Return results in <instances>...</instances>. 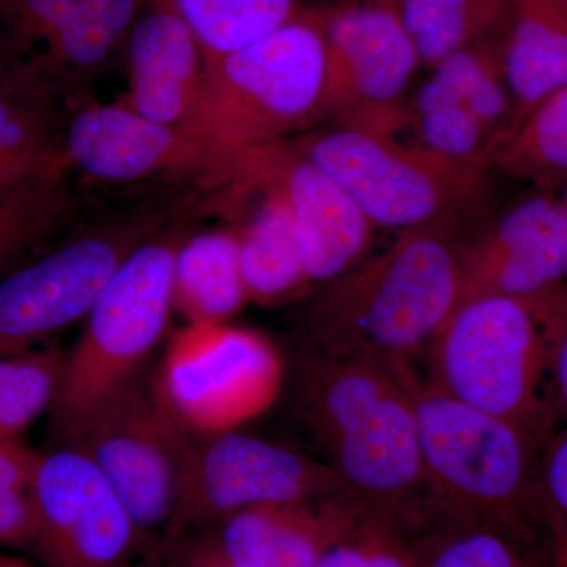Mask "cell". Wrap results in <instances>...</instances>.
I'll return each mask as SVG.
<instances>
[{
    "instance_id": "f1b7e54d",
    "label": "cell",
    "mask_w": 567,
    "mask_h": 567,
    "mask_svg": "<svg viewBox=\"0 0 567 567\" xmlns=\"http://www.w3.org/2000/svg\"><path fill=\"white\" fill-rule=\"evenodd\" d=\"M409 117L427 151L464 166H488L491 136L456 93L434 76L421 85Z\"/></svg>"
},
{
    "instance_id": "9a60e30c",
    "label": "cell",
    "mask_w": 567,
    "mask_h": 567,
    "mask_svg": "<svg viewBox=\"0 0 567 567\" xmlns=\"http://www.w3.org/2000/svg\"><path fill=\"white\" fill-rule=\"evenodd\" d=\"M565 286L567 218L551 192L540 189L511 204L462 244L458 303L481 297L536 303Z\"/></svg>"
},
{
    "instance_id": "484cf974",
    "label": "cell",
    "mask_w": 567,
    "mask_h": 567,
    "mask_svg": "<svg viewBox=\"0 0 567 567\" xmlns=\"http://www.w3.org/2000/svg\"><path fill=\"white\" fill-rule=\"evenodd\" d=\"M488 166L550 192L567 183V85L546 96L492 147Z\"/></svg>"
},
{
    "instance_id": "ab89813d",
    "label": "cell",
    "mask_w": 567,
    "mask_h": 567,
    "mask_svg": "<svg viewBox=\"0 0 567 567\" xmlns=\"http://www.w3.org/2000/svg\"><path fill=\"white\" fill-rule=\"evenodd\" d=\"M559 203H561L563 210H565V215L567 218V183L565 185V192H563V196L559 197Z\"/></svg>"
},
{
    "instance_id": "d590c367",
    "label": "cell",
    "mask_w": 567,
    "mask_h": 567,
    "mask_svg": "<svg viewBox=\"0 0 567 567\" xmlns=\"http://www.w3.org/2000/svg\"><path fill=\"white\" fill-rule=\"evenodd\" d=\"M365 518L346 539L331 547L315 567H364L368 555L365 537Z\"/></svg>"
},
{
    "instance_id": "8d00e7d4",
    "label": "cell",
    "mask_w": 567,
    "mask_h": 567,
    "mask_svg": "<svg viewBox=\"0 0 567 567\" xmlns=\"http://www.w3.org/2000/svg\"><path fill=\"white\" fill-rule=\"evenodd\" d=\"M169 567H226L219 558L208 548L203 539L194 543L188 551L182 555Z\"/></svg>"
},
{
    "instance_id": "d6a6232c",
    "label": "cell",
    "mask_w": 567,
    "mask_h": 567,
    "mask_svg": "<svg viewBox=\"0 0 567 567\" xmlns=\"http://www.w3.org/2000/svg\"><path fill=\"white\" fill-rule=\"evenodd\" d=\"M539 305L546 331V404L557 431L567 424V286Z\"/></svg>"
},
{
    "instance_id": "ba28073f",
    "label": "cell",
    "mask_w": 567,
    "mask_h": 567,
    "mask_svg": "<svg viewBox=\"0 0 567 567\" xmlns=\"http://www.w3.org/2000/svg\"><path fill=\"white\" fill-rule=\"evenodd\" d=\"M347 494L333 466L292 447L238 431L194 436L173 516L148 555L158 567L193 532L249 507Z\"/></svg>"
},
{
    "instance_id": "83f0119b",
    "label": "cell",
    "mask_w": 567,
    "mask_h": 567,
    "mask_svg": "<svg viewBox=\"0 0 567 567\" xmlns=\"http://www.w3.org/2000/svg\"><path fill=\"white\" fill-rule=\"evenodd\" d=\"M503 43L505 33L453 52L432 69V76L456 93L476 115L491 136L492 147L505 133L513 115V100L503 65Z\"/></svg>"
},
{
    "instance_id": "60d3db41",
    "label": "cell",
    "mask_w": 567,
    "mask_h": 567,
    "mask_svg": "<svg viewBox=\"0 0 567 567\" xmlns=\"http://www.w3.org/2000/svg\"><path fill=\"white\" fill-rule=\"evenodd\" d=\"M382 2H385L386 6L393 7V9H395V7H398L402 0H382Z\"/></svg>"
},
{
    "instance_id": "8992f818",
    "label": "cell",
    "mask_w": 567,
    "mask_h": 567,
    "mask_svg": "<svg viewBox=\"0 0 567 567\" xmlns=\"http://www.w3.org/2000/svg\"><path fill=\"white\" fill-rule=\"evenodd\" d=\"M429 382L443 393L550 439L546 331L539 301H462L431 346Z\"/></svg>"
},
{
    "instance_id": "44dd1931",
    "label": "cell",
    "mask_w": 567,
    "mask_h": 567,
    "mask_svg": "<svg viewBox=\"0 0 567 567\" xmlns=\"http://www.w3.org/2000/svg\"><path fill=\"white\" fill-rule=\"evenodd\" d=\"M503 65L513 100L506 133L567 85V0H511Z\"/></svg>"
},
{
    "instance_id": "9c48e42d",
    "label": "cell",
    "mask_w": 567,
    "mask_h": 567,
    "mask_svg": "<svg viewBox=\"0 0 567 567\" xmlns=\"http://www.w3.org/2000/svg\"><path fill=\"white\" fill-rule=\"evenodd\" d=\"M171 208L115 216L0 278V360L40 347L89 315L123 260L164 229Z\"/></svg>"
},
{
    "instance_id": "5bb4252c",
    "label": "cell",
    "mask_w": 567,
    "mask_h": 567,
    "mask_svg": "<svg viewBox=\"0 0 567 567\" xmlns=\"http://www.w3.org/2000/svg\"><path fill=\"white\" fill-rule=\"evenodd\" d=\"M70 169L111 183L213 177L229 181L234 162L183 130L137 114L121 100L74 107L66 126Z\"/></svg>"
},
{
    "instance_id": "e0dca14e",
    "label": "cell",
    "mask_w": 567,
    "mask_h": 567,
    "mask_svg": "<svg viewBox=\"0 0 567 567\" xmlns=\"http://www.w3.org/2000/svg\"><path fill=\"white\" fill-rule=\"evenodd\" d=\"M137 0H0L11 48L76 92L128 35Z\"/></svg>"
},
{
    "instance_id": "52a82bcc",
    "label": "cell",
    "mask_w": 567,
    "mask_h": 567,
    "mask_svg": "<svg viewBox=\"0 0 567 567\" xmlns=\"http://www.w3.org/2000/svg\"><path fill=\"white\" fill-rule=\"evenodd\" d=\"M330 175L375 227L447 224L480 192L484 169L450 162L395 134L338 125L286 142Z\"/></svg>"
},
{
    "instance_id": "4dcf8cb0",
    "label": "cell",
    "mask_w": 567,
    "mask_h": 567,
    "mask_svg": "<svg viewBox=\"0 0 567 567\" xmlns=\"http://www.w3.org/2000/svg\"><path fill=\"white\" fill-rule=\"evenodd\" d=\"M413 546L417 567H554L543 551L487 529H425Z\"/></svg>"
},
{
    "instance_id": "5b68a950",
    "label": "cell",
    "mask_w": 567,
    "mask_h": 567,
    "mask_svg": "<svg viewBox=\"0 0 567 567\" xmlns=\"http://www.w3.org/2000/svg\"><path fill=\"white\" fill-rule=\"evenodd\" d=\"M327 43L320 14L300 11L265 39L204 58L194 136L235 163L324 117Z\"/></svg>"
},
{
    "instance_id": "3957f363",
    "label": "cell",
    "mask_w": 567,
    "mask_h": 567,
    "mask_svg": "<svg viewBox=\"0 0 567 567\" xmlns=\"http://www.w3.org/2000/svg\"><path fill=\"white\" fill-rule=\"evenodd\" d=\"M461 254L447 224L401 230L385 251L322 284L306 309L308 349L406 368L456 309Z\"/></svg>"
},
{
    "instance_id": "7a4b0ae2",
    "label": "cell",
    "mask_w": 567,
    "mask_h": 567,
    "mask_svg": "<svg viewBox=\"0 0 567 567\" xmlns=\"http://www.w3.org/2000/svg\"><path fill=\"white\" fill-rule=\"evenodd\" d=\"M413 399L427 487L423 532L487 529L550 558L539 498L547 440L431 382L413 383Z\"/></svg>"
},
{
    "instance_id": "d4e9b609",
    "label": "cell",
    "mask_w": 567,
    "mask_h": 567,
    "mask_svg": "<svg viewBox=\"0 0 567 567\" xmlns=\"http://www.w3.org/2000/svg\"><path fill=\"white\" fill-rule=\"evenodd\" d=\"M421 63L506 33L511 0H402L395 7Z\"/></svg>"
},
{
    "instance_id": "4fadbf2b",
    "label": "cell",
    "mask_w": 567,
    "mask_h": 567,
    "mask_svg": "<svg viewBox=\"0 0 567 567\" xmlns=\"http://www.w3.org/2000/svg\"><path fill=\"white\" fill-rule=\"evenodd\" d=\"M320 20L327 43L324 117L395 134L409 121L405 93L421 63L398 11L368 0L338 7Z\"/></svg>"
},
{
    "instance_id": "e575fe53",
    "label": "cell",
    "mask_w": 567,
    "mask_h": 567,
    "mask_svg": "<svg viewBox=\"0 0 567 567\" xmlns=\"http://www.w3.org/2000/svg\"><path fill=\"white\" fill-rule=\"evenodd\" d=\"M39 453L21 440L0 439V492L31 487Z\"/></svg>"
},
{
    "instance_id": "ac0fdd59",
    "label": "cell",
    "mask_w": 567,
    "mask_h": 567,
    "mask_svg": "<svg viewBox=\"0 0 567 567\" xmlns=\"http://www.w3.org/2000/svg\"><path fill=\"white\" fill-rule=\"evenodd\" d=\"M365 514L349 495L249 507L203 537L226 567H315Z\"/></svg>"
},
{
    "instance_id": "6da1fadb",
    "label": "cell",
    "mask_w": 567,
    "mask_h": 567,
    "mask_svg": "<svg viewBox=\"0 0 567 567\" xmlns=\"http://www.w3.org/2000/svg\"><path fill=\"white\" fill-rule=\"evenodd\" d=\"M297 385L303 423L365 516L416 537L427 487L409 369L305 352Z\"/></svg>"
},
{
    "instance_id": "d6986e66",
    "label": "cell",
    "mask_w": 567,
    "mask_h": 567,
    "mask_svg": "<svg viewBox=\"0 0 567 567\" xmlns=\"http://www.w3.org/2000/svg\"><path fill=\"white\" fill-rule=\"evenodd\" d=\"M126 37L128 92L121 102L153 122L194 134L204 85L199 41L162 3H153Z\"/></svg>"
},
{
    "instance_id": "7c38bea8",
    "label": "cell",
    "mask_w": 567,
    "mask_h": 567,
    "mask_svg": "<svg viewBox=\"0 0 567 567\" xmlns=\"http://www.w3.org/2000/svg\"><path fill=\"white\" fill-rule=\"evenodd\" d=\"M32 551L48 567H130L148 544L95 461L76 445L52 446L31 481Z\"/></svg>"
},
{
    "instance_id": "74e56055",
    "label": "cell",
    "mask_w": 567,
    "mask_h": 567,
    "mask_svg": "<svg viewBox=\"0 0 567 567\" xmlns=\"http://www.w3.org/2000/svg\"><path fill=\"white\" fill-rule=\"evenodd\" d=\"M11 51L13 48H11L9 37L0 35V74L17 62L11 61Z\"/></svg>"
},
{
    "instance_id": "2e32d148",
    "label": "cell",
    "mask_w": 567,
    "mask_h": 567,
    "mask_svg": "<svg viewBox=\"0 0 567 567\" xmlns=\"http://www.w3.org/2000/svg\"><path fill=\"white\" fill-rule=\"evenodd\" d=\"M235 178H265L286 194L309 282H327L360 264L375 226L315 163L286 142L245 153Z\"/></svg>"
},
{
    "instance_id": "f35d334b",
    "label": "cell",
    "mask_w": 567,
    "mask_h": 567,
    "mask_svg": "<svg viewBox=\"0 0 567 567\" xmlns=\"http://www.w3.org/2000/svg\"><path fill=\"white\" fill-rule=\"evenodd\" d=\"M0 567H35L28 559L0 555Z\"/></svg>"
},
{
    "instance_id": "4316f807",
    "label": "cell",
    "mask_w": 567,
    "mask_h": 567,
    "mask_svg": "<svg viewBox=\"0 0 567 567\" xmlns=\"http://www.w3.org/2000/svg\"><path fill=\"white\" fill-rule=\"evenodd\" d=\"M174 10L203 48L204 58L229 54L270 35L300 9L297 0H152Z\"/></svg>"
},
{
    "instance_id": "1f68e13d",
    "label": "cell",
    "mask_w": 567,
    "mask_h": 567,
    "mask_svg": "<svg viewBox=\"0 0 567 567\" xmlns=\"http://www.w3.org/2000/svg\"><path fill=\"white\" fill-rule=\"evenodd\" d=\"M539 498L554 567H567V424L544 445L539 462Z\"/></svg>"
},
{
    "instance_id": "603a6c76",
    "label": "cell",
    "mask_w": 567,
    "mask_h": 567,
    "mask_svg": "<svg viewBox=\"0 0 567 567\" xmlns=\"http://www.w3.org/2000/svg\"><path fill=\"white\" fill-rule=\"evenodd\" d=\"M249 303L237 230L188 235L174 268V309L188 324L224 323Z\"/></svg>"
},
{
    "instance_id": "277c9868",
    "label": "cell",
    "mask_w": 567,
    "mask_h": 567,
    "mask_svg": "<svg viewBox=\"0 0 567 567\" xmlns=\"http://www.w3.org/2000/svg\"><path fill=\"white\" fill-rule=\"evenodd\" d=\"M188 237L178 224L137 246L111 276L66 353L48 412L51 446L69 445L151 364L174 309V268Z\"/></svg>"
},
{
    "instance_id": "30bf717a",
    "label": "cell",
    "mask_w": 567,
    "mask_h": 567,
    "mask_svg": "<svg viewBox=\"0 0 567 567\" xmlns=\"http://www.w3.org/2000/svg\"><path fill=\"white\" fill-rule=\"evenodd\" d=\"M194 435L167 404L151 364L100 413L80 446L102 468L152 554L173 516Z\"/></svg>"
},
{
    "instance_id": "ffe728a7",
    "label": "cell",
    "mask_w": 567,
    "mask_h": 567,
    "mask_svg": "<svg viewBox=\"0 0 567 567\" xmlns=\"http://www.w3.org/2000/svg\"><path fill=\"white\" fill-rule=\"evenodd\" d=\"M73 92L35 63L17 61L0 74V188L61 171Z\"/></svg>"
},
{
    "instance_id": "836d02e7",
    "label": "cell",
    "mask_w": 567,
    "mask_h": 567,
    "mask_svg": "<svg viewBox=\"0 0 567 567\" xmlns=\"http://www.w3.org/2000/svg\"><path fill=\"white\" fill-rule=\"evenodd\" d=\"M368 555L364 567H417L413 539L405 533L365 518Z\"/></svg>"
},
{
    "instance_id": "8fae6325",
    "label": "cell",
    "mask_w": 567,
    "mask_h": 567,
    "mask_svg": "<svg viewBox=\"0 0 567 567\" xmlns=\"http://www.w3.org/2000/svg\"><path fill=\"white\" fill-rule=\"evenodd\" d=\"M156 372L167 404L194 436L237 431L262 415L284 380L274 344L229 322L183 328Z\"/></svg>"
},
{
    "instance_id": "f546056e",
    "label": "cell",
    "mask_w": 567,
    "mask_h": 567,
    "mask_svg": "<svg viewBox=\"0 0 567 567\" xmlns=\"http://www.w3.org/2000/svg\"><path fill=\"white\" fill-rule=\"evenodd\" d=\"M65 361L66 352L58 344L0 360V439L21 440L37 417L50 412Z\"/></svg>"
},
{
    "instance_id": "cb8c5ba5",
    "label": "cell",
    "mask_w": 567,
    "mask_h": 567,
    "mask_svg": "<svg viewBox=\"0 0 567 567\" xmlns=\"http://www.w3.org/2000/svg\"><path fill=\"white\" fill-rule=\"evenodd\" d=\"M70 171L0 188V278L48 249L76 212Z\"/></svg>"
},
{
    "instance_id": "7402d4cb",
    "label": "cell",
    "mask_w": 567,
    "mask_h": 567,
    "mask_svg": "<svg viewBox=\"0 0 567 567\" xmlns=\"http://www.w3.org/2000/svg\"><path fill=\"white\" fill-rule=\"evenodd\" d=\"M267 189L264 203L238 234L249 301L274 303L308 286L300 240L286 194L265 178H240Z\"/></svg>"
}]
</instances>
